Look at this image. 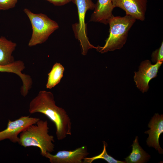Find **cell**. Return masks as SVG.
Wrapping results in <instances>:
<instances>
[{
    "mask_svg": "<svg viewBox=\"0 0 163 163\" xmlns=\"http://www.w3.org/2000/svg\"><path fill=\"white\" fill-rule=\"evenodd\" d=\"M64 71V68L60 63H56L48 74L46 88L51 89L58 84L63 77Z\"/></svg>",
    "mask_w": 163,
    "mask_h": 163,
    "instance_id": "cell-15",
    "label": "cell"
},
{
    "mask_svg": "<svg viewBox=\"0 0 163 163\" xmlns=\"http://www.w3.org/2000/svg\"><path fill=\"white\" fill-rule=\"evenodd\" d=\"M163 61H158L153 65L149 60L142 61L137 72H134V80L137 88L142 93L146 92L149 88V83L157 77L158 69Z\"/></svg>",
    "mask_w": 163,
    "mask_h": 163,
    "instance_id": "cell-6",
    "label": "cell"
},
{
    "mask_svg": "<svg viewBox=\"0 0 163 163\" xmlns=\"http://www.w3.org/2000/svg\"><path fill=\"white\" fill-rule=\"evenodd\" d=\"M40 119L29 116H22L14 121L9 120L7 128L0 131V141L8 139L13 143H18V135L30 126L36 123Z\"/></svg>",
    "mask_w": 163,
    "mask_h": 163,
    "instance_id": "cell-7",
    "label": "cell"
},
{
    "mask_svg": "<svg viewBox=\"0 0 163 163\" xmlns=\"http://www.w3.org/2000/svg\"><path fill=\"white\" fill-rule=\"evenodd\" d=\"M138 137L136 136L133 141L132 152L129 156L125 158L126 163H142L146 161L150 155L145 152L139 145Z\"/></svg>",
    "mask_w": 163,
    "mask_h": 163,
    "instance_id": "cell-14",
    "label": "cell"
},
{
    "mask_svg": "<svg viewBox=\"0 0 163 163\" xmlns=\"http://www.w3.org/2000/svg\"><path fill=\"white\" fill-rule=\"evenodd\" d=\"M24 11L29 18L32 27V34L28 43L32 47L44 43L59 27L58 23L42 13H34L25 8Z\"/></svg>",
    "mask_w": 163,
    "mask_h": 163,
    "instance_id": "cell-4",
    "label": "cell"
},
{
    "mask_svg": "<svg viewBox=\"0 0 163 163\" xmlns=\"http://www.w3.org/2000/svg\"><path fill=\"white\" fill-rule=\"evenodd\" d=\"M113 6L124 10L136 20L144 21L148 0H112Z\"/></svg>",
    "mask_w": 163,
    "mask_h": 163,
    "instance_id": "cell-9",
    "label": "cell"
},
{
    "mask_svg": "<svg viewBox=\"0 0 163 163\" xmlns=\"http://www.w3.org/2000/svg\"><path fill=\"white\" fill-rule=\"evenodd\" d=\"M114 8L112 0H97L95 4L94 11L91 15L90 21L107 24L113 16L112 11Z\"/></svg>",
    "mask_w": 163,
    "mask_h": 163,
    "instance_id": "cell-11",
    "label": "cell"
},
{
    "mask_svg": "<svg viewBox=\"0 0 163 163\" xmlns=\"http://www.w3.org/2000/svg\"><path fill=\"white\" fill-rule=\"evenodd\" d=\"M17 0H0V10H7L15 7Z\"/></svg>",
    "mask_w": 163,
    "mask_h": 163,
    "instance_id": "cell-18",
    "label": "cell"
},
{
    "mask_svg": "<svg viewBox=\"0 0 163 163\" xmlns=\"http://www.w3.org/2000/svg\"><path fill=\"white\" fill-rule=\"evenodd\" d=\"M25 68L24 62L21 60H17L7 65H0V72L12 73L17 75L22 82V85L21 88L23 90L26 91L31 88L33 81L29 75L22 72Z\"/></svg>",
    "mask_w": 163,
    "mask_h": 163,
    "instance_id": "cell-12",
    "label": "cell"
},
{
    "mask_svg": "<svg viewBox=\"0 0 163 163\" xmlns=\"http://www.w3.org/2000/svg\"><path fill=\"white\" fill-rule=\"evenodd\" d=\"M29 112L38 113L46 116L55 124L58 140H62L72 134V122L66 112L56 104L53 94L50 91L41 90L30 101Z\"/></svg>",
    "mask_w": 163,
    "mask_h": 163,
    "instance_id": "cell-1",
    "label": "cell"
},
{
    "mask_svg": "<svg viewBox=\"0 0 163 163\" xmlns=\"http://www.w3.org/2000/svg\"><path fill=\"white\" fill-rule=\"evenodd\" d=\"M89 154L87 146L83 145L73 150L59 151L55 155L46 152L42 156L51 163H84V158Z\"/></svg>",
    "mask_w": 163,
    "mask_h": 163,
    "instance_id": "cell-8",
    "label": "cell"
},
{
    "mask_svg": "<svg viewBox=\"0 0 163 163\" xmlns=\"http://www.w3.org/2000/svg\"><path fill=\"white\" fill-rule=\"evenodd\" d=\"M133 17L113 16L109 20V35L103 46H98L97 50L101 53L121 49L126 43L129 31L136 21Z\"/></svg>",
    "mask_w": 163,
    "mask_h": 163,
    "instance_id": "cell-3",
    "label": "cell"
},
{
    "mask_svg": "<svg viewBox=\"0 0 163 163\" xmlns=\"http://www.w3.org/2000/svg\"><path fill=\"white\" fill-rule=\"evenodd\" d=\"M49 129L48 121L40 119L20 134L18 143L24 148H38L42 156L46 152L51 153L54 151V140L53 136L49 134Z\"/></svg>",
    "mask_w": 163,
    "mask_h": 163,
    "instance_id": "cell-2",
    "label": "cell"
},
{
    "mask_svg": "<svg viewBox=\"0 0 163 163\" xmlns=\"http://www.w3.org/2000/svg\"><path fill=\"white\" fill-rule=\"evenodd\" d=\"M148 126L150 129L145 132L149 135L146 141L147 145L149 147L154 148L159 153L162 154L163 150L160 146L159 139L161 134L163 133V115L155 113Z\"/></svg>",
    "mask_w": 163,
    "mask_h": 163,
    "instance_id": "cell-10",
    "label": "cell"
},
{
    "mask_svg": "<svg viewBox=\"0 0 163 163\" xmlns=\"http://www.w3.org/2000/svg\"><path fill=\"white\" fill-rule=\"evenodd\" d=\"M16 46L15 43L4 37H0V65H7L15 61L12 54Z\"/></svg>",
    "mask_w": 163,
    "mask_h": 163,
    "instance_id": "cell-13",
    "label": "cell"
},
{
    "mask_svg": "<svg viewBox=\"0 0 163 163\" xmlns=\"http://www.w3.org/2000/svg\"><path fill=\"white\" fill-rule=\"evenodd\" d=\"M56 6H61L72 2V0H45Z\"/></svg>",
    "mask_w": 163,
    "mask_h": 163,
    "instance_id": "cell-19",
    "label": "cell"
},
{
    "mask_svg": "<svg viewBox=\"0 0 163 163\" xmlns=\"http://www.w3.org/2000/svg\"><path fill=\"white\" fill-rule=\"evenodd\" d=\"M72 2L77 6L78 17V22L73 25V29L76 37L80 42L82 54L85 55L89 49L96 48L89 41L87 24L85 22L86 12L89 10L94 9L95 4L92 0H72Z\"/></svg>",
    "mask_w": 163,
    "mask_h": 163,
    "instance_id": "cell-5",
    "label": "cell"
},
{
    "mask_svg": "<svg viewBox=\"0 0 163 163\" xmlns=\"http://www.w3.org/2000/svg\"><path fill=\"white\" fill-rule=\"evenodd\" d=\"M104 148L102 152L98 155L92 157H85L84 159V163H91L95 160L102 159L104 160L108 163H125L126 162L117 160L111 156L109 155L106 151V147L107 146V143L103 141Z\"/></svg>",
    "mask_w": 163,
    "mask_h": 163,
    "instance_id": "cell-16",
    "label": "cell"
},
{
    "mask_svg": "<svg viewBox=\"0 0 163 163\" xmlns=\"http://www.w3.org/2000/svg\"><path fill=\"white\" fill-rule=\"evenodd\" d=\"M151 60L153 62L163 61V43H161L160 47L153 51L151 55Z\"/></svg>",
    "mask_w": 163,
    "mask_h": 163,
    "instance_id": "cell-17",
    "label": "cell"
}]
</instances>
